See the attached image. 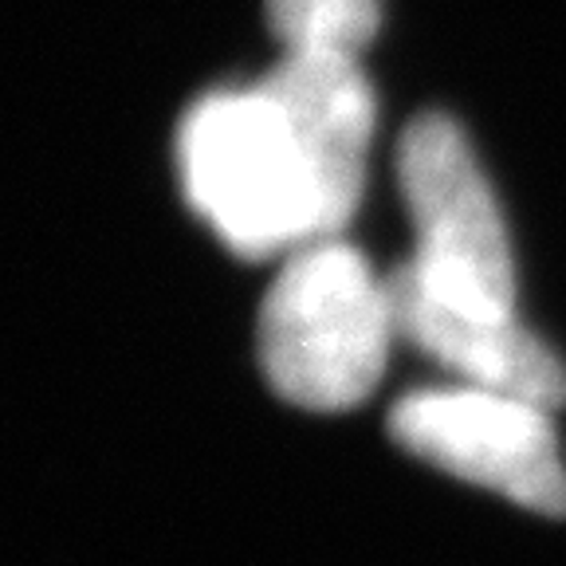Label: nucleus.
<instances>
[{
  "instance_id": "f257e3e1",
  "label": "nucleus",
  "mask_w": 566,
  "mask_h": 566,
  "mask_svg": "<svg viewBox=\"0 0 566 566\" xmlns=\"http://www.w3.org/2000/svg\"><path fill=\"white\" fill-rule=\"evenodd\" d=\"M186 201L248 260L343 237L354 205L331 181L307 126L264 80L201 95L177 126Z\"/></svg>"
},
{
  "instance_id": "f03ea898",
  "label": "nucleus",
  "mask_w": 566,
  "mask_h": 566,
  "mask_svg": "<svg viewBox=\"0 0 566 566\" xmlns=\"http://www.w3.org/2000/svg\"><path fill=\"white\" fill-rule=\"evenodd\" d=\"M394 335L386 280L343 237L283 256L256 323L268 386L315 413H338L370 398Z\"/></svg>"
},
{
  "instance_id": "7ed1b4c3",
  "label": "nucleus",
  "mask_w": 566,
  "mask_h": 566,
  "mask_svg": "<svg viewBox=\"0 0 566 566\" xmlns=\"http://www.w3.org/2000/svg\"><path fill=\"white\" fill-rule=\"evenodd\" d=\"M398 186L417 232L409 272L452 307L515 315L504 217L476 154L449 115H417L398 142Z\"/></svg>"
},
{
  "instance_id": "20e7f679",
  "label": "nucleus",
  "mask_w": 566,
  "mask_h": 566,
  "mask_svg": "<svg viewBox=\"0 0 566 566\" xmlns=\"http://www.w3.org/2000/svg\"><path fill=\"white\" fill-rule=\"evenodd\" d=\"M389 433L417 460L539 515H566V464L551 409L484 386H424L389 409Z\"/></svg>"
},
{
  "instance_id": "39448f33",
  "label": "nucleus",
  "mask_w": 566,
  "mask_h": 566,
  "mask_svg": "<svg viewBox=\"0 0 566 566\" xmlns=\"http://www.w3.org/2000/svg\"><path fill=\"white\" fill-rule=\"evenodd\" d=\"M386 292L398 335L444 370L464 378V386L512 394L551 413L566 401V366L515 315L452 307L433 292H424L406 264L386 275Z\"/></svg>"
},
{
  "instance_id": "423d86ee",
  "label": "nucleus",
  "mask_w": 566,
  "mask_h": 566,
  "mask_svg": "<svg viewBox=\"0 0 566 566\" xmlns=\"http://www.w3.org/2000/svg\"><path fill=\"white\" fill-rule=\"evenodd\" d=\"M378 0H268V28L283 55H350L358 60L378 32Z\"/></svg>"
}]
</instances>
